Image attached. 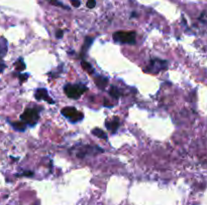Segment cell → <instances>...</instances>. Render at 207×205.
I'll use <instances>...</instances> for the list:
<instances>
[{"label":"cell","instance_id":"cell-6","mask_svg":"<svg viewBox=\"0 0 207 205\" xmlns=\"http://www.w3.org/2000/svg\"><path fill=\"white\" fill-rule=\"evenodd\" d=\"M34 97H36V99L38 101H46V102H48L51 105H53L55 103L53 99L49 97L48 90H45V88H38L36 92V94H34Z\"/></svg>","mask_w":207,"mask_h":205},{"label":"cell","instance_id":"cell-9","mask_svg":"<svg viewBox=\"0 0 207 205\" xmlns=\"http://www.w3.org/2000/svg\"><path fill=\"white\" fill-rule=\"evenodd\" d=\"M6 51H7V42L2 37L0 39V59H2L5 55Z\"/></svg>","mask_w":207,"mask_h":205},{"label":"cell","instance_id":"cell-19","mask_svg":"<svg viewBox=\"0 0 207 205\" xmlns=\"http://www.w3.org/2000/svg\"><path fill=\"white\" fill-rule=\"evenodd\" d=\"M26 77H29V75H27V73H24V75H19V79H20V81H26Z\"/></svg>","mask_w":207,"mask_h":205},{"label":"cell","instance_id":"cell-21","mask_svg":"<svg viewBox=\"0 0 207 205\" xmlns=\"http://www.w3.org/2000/svg\"><path fill=\"white\" fill-rule=\"evenodd\" d=\"M62 36H63V30H59V31L57 32V37L61 38Z\"/></svg>","mask_w":207,"mask_h":205},{"label":"cell","instance_id":"cell-11","mask_svg":"<svg viewBox=\"0 0 207 205\" xmlns=\"http://www.w3.org/2000/svg\"><path fill=\"white\" fill-rule=\"evenodd\" d=\"M92 42H93V38L92 37H86L85 38V42H84L83 44V47H82V55H84L86 53V51H87V49L89 48V46L92 44Z\"/></svg>","mask_w":207,"mask_h":205},{"label":"cell","instance_id":"cell-5","mask_svg":"<svg viewBox=\"0 0 207 205\" xmlns=\"http://www.w3.org/2000/svg\"><path fill=\"white\" fill-rule=\"evenodd\" d=\"M168 66V62L166 60H161V59H152L148 64V66L146 68V70H151L152 72L157 73L160 70H166Z\"/></svg>","mask_w":207,"mask_h":205},{"label":"cell","instance_id":"cell-15","mask_svg":"<svg viewBox=\"0 0 207 205\" xmlns=\"http://www.w3.org/2000/svg\"><path fill=\"white\" fill-rule=\"evenodd\" d=\"M109 94H110V96L114 99H118L120 97V92L116 87H111L110 90H109Z\"/></svg>","mask_w":207,"mask_h":205},{"label":"cell","instance_id":"cell-17","mask_svg":"<svg viewBox=\"0 0 207 205\" xmlns=\"http://www.w3.org/2000/svg\"><path fill=\"white\" fill-rule=\"evenodd\" d=\"M95 4H96L95 0H88V2H87V7H88V8H94Z\"/></svg>","mask_w":207,"mask_h":205},{"label":"cell","instance_id":"cell-12","mask_svg":"<svg viewBox=\"0 0 207 205\" xmlns=\"http://www.w3.org/2000/svg\"><path fill=\"white\" fill-rule=\"evenodd\" d=\"M92 134H93L94 136H96V137L100 138V139H106L107 138L106 133H105L103 130H101V129H99V128L93 129V130H92Z\"/></svg>","mask_w":207,"mask_h":205},{"label":"cell","instance_id":"cell-18","mask_svg":"<svg viewBox=\"0 0 207 205\" xmlns=\"http://www.w3.org/2000/svg\"><path fill=\"white\" fill-rule=\"evenodd\" d=\"M71 3H72V5L75 6V7H79L81 2H80L79 0H71Z\"/></svg>","mask_w":207,"mask_h":205},{"label":"cell","instance_id":"cell-13","mask_svg":"<svg viewBox=\"0 0 207 205\" xmlns=\"http://www.w3.org/2000/svg\"><path fill=\"white\" fill-rule=\"evenodd\" d=\"M12 127H13L15 130L17 131H24L25 128H26V124L23 123L22 121L21 122H14V123H11Z\"/></svg>","mask_w":207,"mask_h":205},{"label":"cell","instance_id":"cell-7","mask_svg":"<svg viewBox=\"0 0 207 205\" xmlns=\"http://www.w3.org/2000/svg\"><path fill=\"white\" fill-rule=\"evenodd\" d=\"M105 126H106V128L108 130L112 131V132H115L118 129V127H119V120H118V118H114L111 121H106Z\"/></svg>","mask_w":207,"mask_h":205},{"label":"cell","instance_id":"cell-1","mask_svg":"<svg viewBox=\"0 0 207 205\" xmlns=\"http://www.w3.org/2000/svg\"><path fill=\"white\" fill-rule=\"evenodd\" d=\"M64 90L68 98L77 100L87 90V88L85 85H70V84H68L65 86Z\"/></svg>","mask_w":207,"mask_h":205},{"label":"cell","instance_id":"cell-8","mask_svg":"<svg viewBox=\"0 0 207 205\" xmlns=\"http://www.w3.org/2000/svg\"><path fill=\"white\" fill-rule=\"evenodd\" d=\"M95 84L97 87H99L100 88H105V87L108 85V79L102 77V75H97L95 77Z\"/></svg>","mask_w":207,"mask_h":205},{"label":"cell","instance_id":"cell-20","mask_svg":"<svg viewBox=\"0 0 207 205\" xmlns=\"http://www.w3.org/2000/svg\"><path fill=\"white\" fill-rule=\"evenodd\" d=\"M32 175H33V172H31V171L24 172V173H22V176H32Z\"/></svg>","mask_w":207,"mask_h":205},{"label":"cell","instance_id":"cell-14","mask_svg":"<svg viewBox=\"0 0 207 205\" xmlns=\"http://www.w3.org/2000/svg\"><path fill=\"white\" fill-rule=\"evenodd\" d=\"M15 68H16V70H18V72H22V70H25V64L23 62V60L21 59H19L15 62Z\"/></svg>","mask_w":207,"mask_h":205},{"label":"cell","instance_id":"cell-3","mask_svg":"<svg viewBox=\"0 0 207 205\" xmlns=\"http://www.w3.org/2000/svg\"><path fill=\"white\" fill-rule=\"evenodd\" d=\"M62 115L64 117L68 118L69 121L72 123H77V122H80V121L83 119L84 115L83 113L81 112H78L77 111L76 108L74 107H66V108H63L61 111Z\"/></svg>","mask_w":207,"mask_h":205},{"label":"cell","instance_id":"cell-4","mask_svg":"<svg viewBox=\"0 0 207 205\" xmlns=\"http://www.w3.org/2000/svg\"><path fill=\"white\" fill-rule=\"evenodd\" d=\"M20 119L23 123L29 126H34L40 119V114L34 109H26L20 116Z\"/></svg>","mask_w":207,"mask_h":205},{"label":"cell","instance_id":"cell-10","mask_svg":"<svg viewBox=\"0 0 207 205\" xmlns=\"http://www.w3.org/2000/svg\"><path fill=\"white\" fill-rule=\"evenodd\" d=\"M81 66H82V68H83V70H85L86 72L90 73V75H92V73L94 72V68H93V66H92L91 64H89V62L86 61V60H82V61H81Z\"/></svg>","mask_w":207,"mask_h":205},{"label":"cell","instance_id":"cell-16","mask_svg":"<svg viewBox=\"0 0 207 205\" xmlns=\"http://www.w3.org/2000/svg\"><path fill=\"white\" fill-rule=\"evenodd\" d=\"M51 4H53V5L55 6H59V7H63V8H66V9H69V7H67V6H65L64 4H62L60 1H58V0H48Z\"/></svg>","mask_w":207,"mask_h":205},{"label":"cell","instance_id":"cell-2","mask_svg":"<svg viewBox=\"0 0 207 205\" xmlns=\"http://www.w3.org/2000/svg\"><path fill=\"white\" fill-rule=\"evenodd\" d=\"M113 39L116 42L125 44H133L135 42V31H117L113 34Z\"/></svg>","mask_w":207,"mask_h":205}]
</instances>
